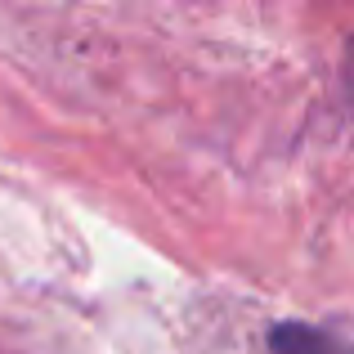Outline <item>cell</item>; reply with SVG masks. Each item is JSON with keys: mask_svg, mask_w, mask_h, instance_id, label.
I'll return each mask as SVG.
<instances>
[{"mask_svg": "<svg viewBox=\"0 0 354 354\" xmlns=\"http://www.w3.org/2000/svg\"><path fill=\"white\" fill-rule=\"evenodd\" d=\"M269 350L274 354H354L350 341L337 332L310 328V323H274L269 328Z\"/></svg>", "mask_w": 354, "mask_h": 354, "instance_id": "1", "label": "cell"}, {"mask_svg": "<svg viewBox=\"0 0 354 354\" xmlns=\"http://www.w3.org/2000/svg\"><path fill=\"white\" fill-rule=\"evenodd\" d=\"M346 86H350V99H354V45H350V54H346Z\"/></svg>", "mask_w": 354, "mask_h": 354, "instance_id": "2", "label": "cell"}]
</instances>
